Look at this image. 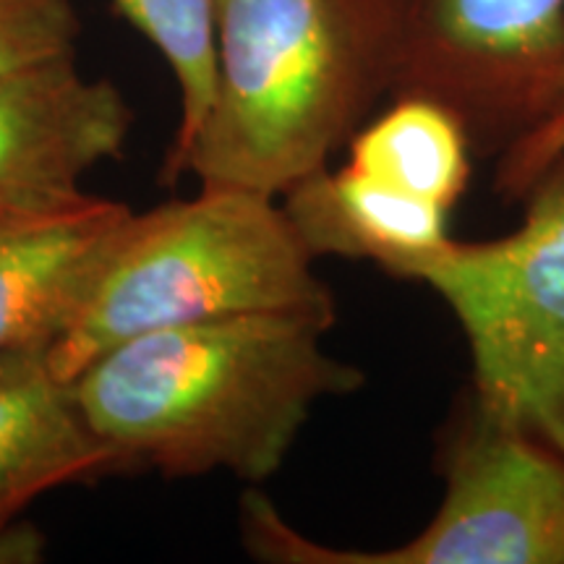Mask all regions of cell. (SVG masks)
Listing matches in <instances>:
<instances>
[{
	"label": "cell",
	"mask_w": 564,
	"mask_h": 564,
	"mask_svg": "<svg viewBox=\"0 0 564 564\" xmlns=\"http://www.w3.org/2000/svg\"><path fill=\"white\" fill-rule=\"evenodd\" d=\"M278 199L202 186L129 217L87 299L47 350L61 382L131 337L243 314L337 319L335 295Z\"/></svg>",
	"instance_id": "3"
},
{
	"label": "cell",
	"mask_w": 564,
	"mask_h": 564,
	"mask_svg": "<svg viewBox=\"0 0 564 564\" xmlns=\"http://www.w3.org/2000/svg\"><path fill=\"white\" fill-rule=\"evenodd\" d=\"M523 202L518 230L453 238L415 282L460 324L476 398L564 455V154Z\"/></svg>",
	"instance_id": "5"
},
{
	"label": "cell",
	"mask_w": 564,
	"mask_h": 564,
	"mask_svg": "<svg viewBox=\"0 0 564 564\" xmlns=\"http://www.w3.org/2000/svg\"><path fill=\"white\" fill-rule=\"evenodd\" d=\"M129 100L76 55L0 76V220L66 215L89 204L82 181L126 150Z\"/></svg>",
	"instance_id": "7"
},
{
	"label": "cell",
	"mask_w": 564,
	"mask_h": 564,
	"mask_svg": "<svg viewBox=\"0 0 564 564\" xmlns=\"http://www.w3.org/2000/svg\"><path fill=\"white\" fill-rule=\"evenodd\" d=\"M564 68V0H403L392 97L447 105L474 147L505 150L544 116Z\"/></svg>",
	"instance_id": "6"
},
{
	"label": "cell",
	"mask_w": 564,
	"mask_h": 564,
	"mask_svg": "<svg viewBox=\"0 0 564 564\" xmlns=\"http://www.w3.org/2000/svg\"><path fill=\"white\" fill-rule=\"evenodd\" d=\"M215 51L207 116L162 175L278 199L392 95L403 0H217Z\"/></svg>",
	"instance_id": "2"
},
{
	"label": "cell",
	"mask_w": 564,
	"mask_h": 564,
	"mask_svg": "<svg viewBox=\"0 0 564 564\" xmlns=\"http://www.w3.org/2000/svg\"><path fill=\"white\" fill-rule=\"evenodd\" d=\"M116 468L47 361V348L0 361V562L40 560L19 514L55 486Z\"/></svg>",
	"instance_id": "8"
},
{
	"label": "cell",
	"mask_w": 564,
	"mask_h": 564,
	"mask_svg": "<svg viewBox=\"0 0 564 564\" xmlns=\"http://www.w3.org/2000/svg\"><path fill=\"white\" fill-rule=\"evenodd\" d=\"M333 322L243 314L131 337L70 379V398L116 465L262 484L322 400L366 382L324 350Z\"/></svg>",
	"instance_id": "1"
},
{
	"label": "cell",
	"mask_w": 564,
	"mask_h": 564,
	"mask_svg": "<svg viewBox=\"0 0 564 564\" xmlns=\"http://www.w3.org/2000/svg\"><path fill=\"white\" fill-rule=\"evenodd\" d=\"M129 217L126 204L95 196L66 215L0 220V361L51 350Z\"/></svg>",
	"instance_id": "9"
},
{
	"label": "cell",
	"mask_w": 564,
	"mask_h": 564,
	"mask_svg": "<svg viewBox=\"0 0 564 564\" xmlns=\"http://www.w3.org/2000/svg\"><path fill=\"white\" fill-rule=\"evenodd\" d=\"M564 154V68L552 105L531 129L518 133L505 150H499L494 171V192L505 202L523 199L535 178Z\"/></svg>",
	"instance_id": "14"
},
{
	"label": "cell",
	"mask_w": 564,
	"mask_h": 564,
	"mask_svg": "<svg viewBox=\"0 0 564 564\" xmlns=\"http://www.w3.org/2000/svg\"><path fill=\"white\" fill-rule=\"evenodd\" d=\"M79 32L70 0H0V76L70 58Z\"/></svg>",
	"instance_id": "13"
},
{
	"label": "cell",
	"mask_w": 564,
	"mask_h": 564,
	"mask_svg": "<svg viewBox=\"0 0 564 564\" xmlns=\"http://www.w3.org/2000/svg\"><path fill=\"white\" fill-rule=\"evenodd\" d=\"M133 30L167 63L181 91V121L165 167L181 158L199 131L215 97L217 0H116Z\"/></svg>",
	"instance_id": "12"
},
{
	"label": "cell",
	"mask_w": 564,
	"mask_h": 564,
	"mask_svg": "<svg viewBox=\"0 0 564 564\" xmlns=\"http://www.w3.org/2000/svg\"><path fill=\"white\" fill-rule=\"evenodd\" d=\"M280 204L314 259L369 262L400 282H415L453 241L447 209L394 192L350 165L306 175Z\"/></svg>",
	"instance_id": "10"
},
{
	"label": "cell",
	"mask_w": 564,
	"mask_h": 564,
	"mask_svg": "<svg viewBox=\"0 0 564 564\" xmlns=\"http://www.w3.org/2000/svg\"><path fill=\"white\" fill-rule=\"evenodd\" d=\"M352 171L415 199L453 209L470 181L474 141L447 105L400 95L348 141Z\"/></svg>",
	"instance_id": "11"
},
{
	"label": "cell",
	"mask_w": 564,
	"mask_h": 564,
	"mask_svg": "<svg viewBox=\"0 0 564 564\" xmlns=\"http://www.w3.org/2000/svg\"><path fill=\"white\" fill-rule=\"evenodd\" d=\"M444 497L413 539L379 552L295 531L262 491L241 499L253 560L274 564H564V455L486 408L474 390L442 434Z\"/></svg>",
	"instance_id": "4"
}]
</instances>
